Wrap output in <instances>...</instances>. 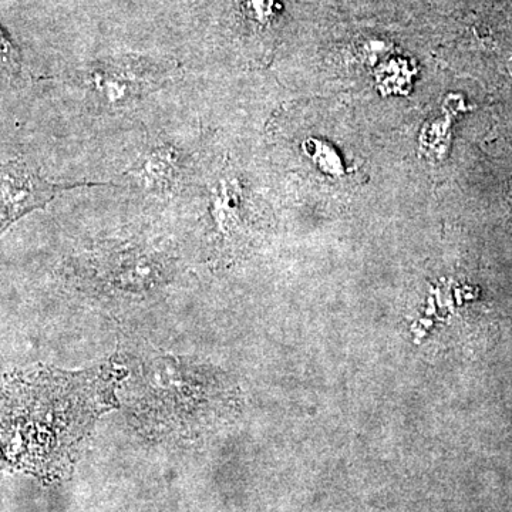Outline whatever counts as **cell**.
Listing matches in <instances>:
<instances>
[{"mask_svg": "<svg viewBox=\"0 0 512 512\" xmlns=\"http://www.w3.org/2000/svg\"><path fill=\"white\" fill-rule=\"evenodd\" d=\"M123 369L39 367L0 384V467L47 473L70 463L97 419L116 406Z\"/></svg>", "mask_w": 512, "mask_h": 512, "instance_id": "6da1fadb", "label": "cell"}, {"mask_svg": "<svg viewBox=\"0 0 512 512\" xmlns=\"http://www.w3.org/2000/svg\"><path fill=\"white\" fill-rule=\"evenodd\" d=\"M134 420L148 436H197L214 416V383L204 366L183 357L151 360L131 387Z\"/></svg>", "mask_w": 512, "mask_h": 512, "instance_id": "7a4b0ae2", "label": "cell"}, {"mask_svg": "<svg viewBox=\"0 0 512 512\" xmlns=\"http://www.w3.org/2000/svg\"><path fill=\"white\" fill-rule=\"evenodd\" d=\"M111 183L56 185L40 177L25 161L0 165V235L29 212L45 208L59 192L77 187H100Z\"/></svg>", "mask_w": 512, "mask_h": 512, "instance_id": "3957f363", "label": "cell"}, {"mask_svg": "<svg viewBox=\"0 0 512 512\" xmlns=\"http://www.w3.org/2000/svg\"><path fill=\"white\" fill-rule=\"evenodd\" d=\"M165 77L143 64L123 62L97 69L92 74V83L107 103L123 104L156 89Z\"/></svg>", "mask_w": 512, "mask_h": 512, "instance_id": "277c9868", "label": "cell"}, {"mask_svg": "<svg viewBox=\"0 0 512 512\" xmlns=\"http://www.w3.org/2000/svg\"><path fill=\"white\" fill-rule=\"evenodd\" d=\"M0 70L13 77L19 76L22 70L19 49L2 28H0Z\"/></svg>", "mask_w": 512, "mask_h": 512, "instance_id": "5b68a950", "label": "cell"}, {"mask_svg": "<svg viewBox=\"0 0 512 512\" xmlns=\"http://www.w3.org/2000/svg\"><path fill=\"white\" fill-rule=\"evenodd\" d=\"M241 3L249 18L261 25L275 16V0H241Z\"/></svg>", "mask_w": 512, "mask_h": 512, "instance_id": "8992f818", "label": "cell"}]
</instances>
